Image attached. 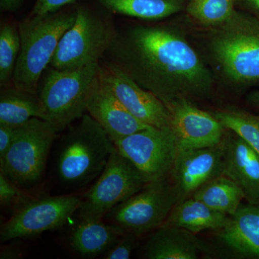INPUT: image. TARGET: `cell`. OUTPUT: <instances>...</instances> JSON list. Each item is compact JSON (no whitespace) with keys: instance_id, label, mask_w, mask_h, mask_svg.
Masks as SVG:
<instances>
[{"instance_id":"6da1fadb","label":"cell","mask_w":259,"mask_h":259,"mask_svg":"<svg viewBox=\"0 0 259 259\" xmlns=\"http://www.w3.org/2000/svg\"><path fill=\"white\" fill-rule=\"evenodd\" d=\"M107 54L142 88L166 103L178 92L205 91L210 75L184 37L165 26L117 31Z\"/></svg>"},{"instance_id":"7a4b0ae2","label":"cell","mask_w":259,"mask_h":259,"mask_svg":"<svg viewBox=\"0 0 259 259\" xmlns=\"http://www.w3.org/2000/svg\"><path fill=\"white\" fill-rule=\"evenodd\" d=\"M115 148L101 125L85 114L61 139L56 156V176L65 187H83L100 177Z\"/></svg>"},{"instance_id":"3957f363","label":"cell","mask_w":259,"mask_h":259,"mask_svg":"<svg viewBox=\"0 0 259 259\" xmlns=\"http://www.w3.org/2000/svg\"><path fill=\"white\" fill-rule=\"evenodd\" d=\"M76 11L29 15L18 24L20 55L12 85L32 94L38 93L42 73L51 64L61 37L74 24Z\"/></svg>"},{"instance_id":"277c9868","label":"cell","mask_w":259,"mask_h":259,"mask_svg":"<svg viewBox=\"0 0 259 259\" xmlns=\"http://www.w3.org/2000/svg\"><path fill=\"white\" fill-rule=\"evenodd\" d=\"M100 62L76 69L51 68L37 93L42 120L59 133L81 118L86 114L90 94L100 79Z\"/></svg>"},{"instance_id":"5b68a950","label":"cell","mask_w":259,"mask_h":259,"mask_svg":"<svg viewBox=\"0 0 259 259\" xmlns=\"http://www.w3.org/2000/svg\"><path fill=\"white\" fill-rule=\"evenodd\" d=\"M212 52L223 72L233 81L259 80V21L235 12L212 40Z\"/></svg>"},{"instance_id":"8992f818","label":"cell","mask_w":259,"mask_h":259,"mask_svg":"<svg viewBox=\"0 0 259 259\" xmlns=\"http://www.w3.org/2000/svg\"><path fill=\"white\" fill-rule=\"evenodd\" d=\"M58 134L51 123L37 117L18 126L9 149L0 158V172L25 190L35 185Z\"/></svg>"},{"instance_id":"52a82bcc","label":"cell","mask_w":259,"mask_h":259,"mask_svg":"<svg viewBox=\"0 0 259 259\" xmlns=\"http://www.w3.org/2000/svg\"><path fill=\"white\" fill-rule=\"evenodd\" d=\"M116 33L111 19L79 8L72 26L61 37L51 68L76 69L100 62L111 47Z\"/></svg>"},{"instance_id":"ba28073f","label":"cell","mask_w":259,"mask_h":259,"mask_svg":"<svg viewBox=\"0 0 259 259\" xmlns=\"http://www.w3.org/2000/svg\"><path fill=\"white\" fill-rule=\"evenodd\" d=\"M180 200L173 182L166 177L146 186L107 213L105 219L139 237L158 229Z\"/></svg>"},{"instance_id":"9c48e42d","label":"cell","mask_w":259,"mask_h":259,"mask_svg":"<svg viewBox=\"0 0 259 259\" xmlns=\"http://www.w3.org/2000/svg\"><path fill=\"white\" fill-rule=\"evenodd\" d=\"M146 184L139 170L115 148L96 182L83 194L79 215L81 219L103 221L107 213L142 190Z\"/></svg>"},{"instance_id":"30bf717a","label":"cell","mask_w":259,"mask_h":259,"mask_svg":"<svg viewBox=\"0 0 259 259\" xmlns=\"http://www.w3.org/2000/svg\"><path fill=\"white\" fill-rule=\"evenodd\" d=\"M82 198L74 194L32 199L2 225L3 243L38 236L64 226L79 210Z\"/></svg>"},{"instance_id":"8fae6325","label":"cell","mask_w":259,"mask_h":259,"mask_svg":"<svg viewBox=\"0 0 259 259\" xmlns=\"http://www.w3.org/2000/svg\"><path fill=\"white\" fill-rule=\"evenodd\" d=\"M121 154L132 162L147 182L166 177L178 153L170 127H148L114 142Z\"/></svg>"},{"instance_id":"7c38bea8","label":"cell","mask_w":259,"mask_h":259,"mask_svg":"<svg viewBox=\"0 0 259 259\" xmlns=\"http://www.w3.org/2000/svg\"><path fill=\"white\" fill-rule=\"evenodd\" d=\"M100 80L138 120L158 128L170 126L169 111L164 102L142 88L118 65H101Z\"/></svg>"},{"instance_id":"4fadbf2b","label":"cell","mask_w":259,"mask_h":259,"mask_svg":"<svg viewBox=\"0 0 259 259\" xmlns=\"http://www.w3.org/2000/svg\"><path fill=\"white\" fill-rule=\"evenodd\" d=\"M165 105L169 111V127L178 151L212 147L223 142L225 127L215 116L185 99H175Z\"/></svg>"},{"instance_id":"5bb4252c","label":"cell","mask_w":259,"mask_h":259,"mask_svg":"<svg viewBox=\"0 0 259 259\" xmlns=\"http://www.w3.org/2000/svg\"><path fill=\"white\" fill-rule=\"evenodd\" d=\"M224 166L223 141L212 147L178 151L170 174L180 200L188 198L209 181L222 176Z\"/></svg>"},{"instance_id":"9a60e30c","label":"cell","mask_w":259,"mask_h":259,"mask_svg":"<svg viewBox=\"0 0 259 259\" xmlns=\"http://www.w3.org/2000/svg\"><path fill=\"white\" fill-rule=\"evenodd\" d=\"M87 112L113 142L151 127L136 118L102 82L100 77L89 97Z\"/></svg>"},{"instance_id":"2e32d148","label":"cell","mask_w":259,"mask_h":259,"mask_svg":"<svg viewBox=\"0 0 259 259\" xmlns=\"http://www.w3.org/2000/svg\"><path fill=\"white\" fill-rule=\"evenodd\" d=\"M223 144V175L241 189L248 203L259 204V155L236 134Z\"/></svg>"},{"instance_id":"e0dca14e","label":"cell","mask_w":259,"mask_h":259,"mask_svg":"<svg viewBox=\"0 0 259 259\" xmlns=\"http://www.w3.org/2000/svg\"><path fill=\"white\" fill-rule=\"evenodd\" d=\"M219 233L221 241L238 256L259 259V204L240 206Z\"/></svg>"},{"instance_id":"ac0fdd59","label":"cell","mask_w":259,"mask_h":259,"mask_svg":"<svg viewBox=\"0 0 259 259\" xmlns=\"http://www.w3.org/2000/svg\"><path fill=\"white\" fill-rule=\"evenodd\" d=\"M204 249V244L192 232L161 226L146 242L143 255L148 259H197Z\"/></svg>"},{"instance_id":"d6986e66","label":"cell","mask_w":259,"mask_h":259,"mask_svg":"<svg viewBox=\"0 0 259 259\" xmlns=\"http://www.w3.org/2000/svg\"><path fill=\"white\" fill-rule=\"evenodd\" d=\"M125 232L112 223L81 219L70 235L69 245L82 256L104 255Z\"/></svg>"},{"instance_id":"ffe728a7","label":"cell","mask_w":259,"mask_h":259,"mask_svg":"<svg viewBox=\"0 0 259 259\" xmlns=\"http://www.w3.org/2000/svg\"><path fill=\"white\" fill-rule=\"evenodd\" d=\"M228 217L192 197L179 201L161 226L183 228L197 234L206 230L219 231Z\"/></svg>"},{"instance_id":"44dd1931","label":"cell","mask_w":259,"mask_h":259,"mask_svg":"<svg viewBox=\"0 0 259 259\" xmlns=\"http://www.w3.org/2000/svg\"><path fill=\"white\" fill-rule=\"evenodd\" d=\"M42 120V110L37 94L15 88H2L0 93V124L20 126L30 119Z\"/></svg>"},{"instance_id":"7402d4cb","label":"cell","mask_w":259,"mask_h":259,"mask_svg":"<svg viewBox=\"0 0 259 259\" xmlns=\"http://www.w3.org/2000/svg\"><path fill=\"white\" fill-rule=\"evenodd\" d=\"M209 207L230 216L234 214L245 199L243 191L224 175L216 177L201 187L192 195Z\"/></svg>"},{"instance_id":"603a6c76","label":"cell","mask_w":259,"mask_h":259,"mask_svg":"<svg viewBox=\"0 0 259 259\" xmlns=\"http://www.w3.org/2000/svg\"><path fill=\"white\" fill-rule=\"evenodd\" d=\"M111 13L146 20H156L178 13L179 0H98Z\"/></svg>"},{"instance_id":"cb8c5ba5","label":"cell","mask_w":259,"mask_h":259,"mask_svg":"<svg viewBox=\"0 0 259 259\" xmlns=\"http://www.w3.org/2000/svg\"><path fill=\"white\" fill-rule=\"evenodd\" d=\"M20 32L14 22L3 23L0 28V84L11 86L20 55Z\"/></svg>"},{"instance_id":"d4e9b609","label":"cell","mask_w":259,"mask_h":259,"mask_svg":"<svg viewBox=\"0 0 259 259\" xmlns=\"http://www.w3.org/2000/svg\"><path fill=\"white\" fill-rule=\"evenodd\" d=\"M214 116L225 128L241 138L259 155V115L242 110H223Z\"/></svg>"},{"instance_id":"484cf974","label":"cell","mask_w":259,"mask_h":259,"mask_svg":"<svg viewBox=\"0 0 259 259\" xmlns=\"http://www.w3.org/2000/svg\"><path fill=\"white\" fill-rule=\"evenodd\" d=\"M187 12L202 25H222L235 13L234 0H190Z\"/></svg>"},{"instance_id":"4316f807","label":"cell","mask_w":259,"mask_h":259,"mask_svg":"<svg viewBox=\"0 0 259 259\" xmlns=\"http://www.w3.org/2000/svg\"><path fill=\"white\" fill-rule=\"evenodd\" d=\"M33 199L14 182L0 172V204L4 208L11 210L12 214Z\"/></svg>"},{"instance_id":"83f0119b","label":"cell","mask_w":259,"mask_h":259,"mask_svg":"<svg viewBox=\"0 0 259 259\" xmlns=\"http://www.w3.org/2000/svg\"><path fill=\"white\" fill-rule=\"evenodd\" d=\"M139 236L125 231L102 258L105 259H127L131 258L137 245Z\"/></svg>"},{"instance_id":"f1b7e54d","label":"cell","mask_w":259,"mask_h":259,"mask_svg":"<svg viewBox=\"0 0 259 259\" xmlns=\"http://www.w3.org/2000/svg\"><path fill=\"white\" fill-rule=\"evenodd\" d=\"M75 0H36L30 15H45L59 11Z\"/></svg>"},{"instance_id":"f546056e","label":"cell","mask_w":259,"mask_h":259,"mask_svg":"<svg viewBox=\"0 0 259 259\" xmlns=\"http://www.w3.org/2000/svg\"><path fill=\"white\" fill-rule=\"evenodd\" d=\"M18 126L0 124V158L3 157L14 139Z\"/></svg>"},{"instance_id":"4dcf8cb0","label":"cell","mask_w":259,"mask_h":259,"mask_svg":"<svg viewBox=\"0 0 259 259\" xmlns=\"http://www.w3.org/2000/svg\"><path fill=\"white\" fill-rule=\"evenodd\" d=\"M23 250L15 245H2L0 258H20L23 256Z\"/></svg>"},{"instance_id":"1f68e13d","label":"cell","mask_w":259,"mask_h":259,"mask_svg":"<svg viewBox=\"0 0 259 259\" xmlns=\"http://www.w3.org/2000/svg\"><path fill=\"white\" fill-rule=\"evenodd\" d=\"M23 0H0V6L4 11L13 12L18 9Z\"/></svg>"},{"instance_id":"d6a6232c","label":"cell","mask_w":259,"mask_h":259,"mask_svg":"<svg viewBox=\"0 0 259 259\" xmlns=\"http://www.w3.org/2000/svg\"><path fill=\"white\" fill-rule=\"evenodd\" d=\"M249 101L253 105L259 107V91L255 92L250 95Z\"/></svg>"},{"instance_id":"836d02e7","label":"cell","mask_w":259,"mask_h":259,"mask_svg":"<svg viewBox=\"0 0 259 259\" xmlns=\"http://www.w3.org/2000/svg\"><path fill=\"white\" fill-rule=\"evenodd\" d=\"M252 8H254L259 13V0H247Z\"/></svg>"}]
</instances>
